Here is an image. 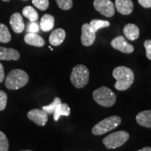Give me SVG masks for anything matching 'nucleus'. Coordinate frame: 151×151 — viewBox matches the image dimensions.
Masks as SVG:
<instances>
[{
    "label": "nucleus",
    "instance_id": "f257e3e1",
    "mask_svg": "<svg viewBox=\"0 0 151 151\" xmlns=\"http://www.w3.org/2000/svg\"><path fill=\"white\" fill-rule=\"evenodd\" d=\"M113 76L116 78L115 88L119 91H124L129 89L133 84L134 74L130 68L124 66L116 67L113 71Z\"/></svg>",
    "mask_w": 151,
    "mask_h": 151
},
{
    "label": "nucleus",
    "instance_id": "f03ea898",
    "mask_svg": "<svg viewBox=\"0 0 151 151\" xmlns=\"http://www.w3.org/2000/svg\"><path fill=\"white\" fill-rule=\"evenodd\" d=\"M29 76L22 69L11 70L6 78L5 86L9 90H18L27 84Z\"/></svg>",
    "mask_w": 151,
    "mask_h": 151
},
{
    "label": "nucleus",
    "instance_id": "7ed1b4c3",
    "mask_svg": "<svg viewBox=\"0 0 151 151\" xmlns=\"http://www.w3.org/2000/svg\"><path fill=\"white\" fill-rule=\"evenodd\" d=\"M94 101L104 107H111L116 101V94L108 87L102 86L95 90L92 93Z\"/></svg>",
    "mask_w": 151,
    "mask_h": 151
},
{
    "label": "nucleus",
    "instance_id": "20e7f679",
    "mask_svg": "<svg viewBox=\"0 0 151 151\" xmlns=\"http://www.w3.org/2000/svg\"><path fill=\"white\" fill-rule=\"evenodd\" d=\"M90 72L86 66L78 65L73 68L70 79L72 84L76 88H84L89 82Z\"/></svg>",
    "mask_w": 151,
    "mask_h": 151
},
{
    "label": "nucleus",
    "instance_id": "39448f33",
    "mask_svg": "<svg viewBox=\"0 0 151 151\" xmlns=\"http://www.w3.org/2000/svg\"><path fill=\"white\" fill-rule=\"evenodd\" d=\"M121 123V118L117 116H112L98 122L94 126L92 132L94 135L99 136L104 134L108 132L116 129Z\"/></svg>",
    "mask_w": 151,
    "mask_h": 151
},
{
    "label": "nucleus",
    "instance_id": "423d86ee",
    "mask_svg": "<svg viewBox=\"0 0 151 151\" xmlns=\"http://www.w3.org/2000/svg\"><path fill=\"white\" fill-rule=\"evenodd\" d=\"M129 138V133L125 131L113 132L103 139L104 145L108 149H115L122 146Z\"/></svg>",
    "mask_w": 151,
    "mask_h": 151
},
{
    "label": "nucleus",
    "instance_id": "0eeeda50",
    "mask_svg": "<svg viewBox=\"0 0 151 151\" xmlns=\"http://www.w3.org/2000/svg\"><path fill=\"white\" fill-rule=\"evenodd\" d=\"M94 9L107 18H111L115 14V6L111 0H94Z\"/></svg>",
    "mask_w": 151,
    "mask_h": 151
},
{
    "label": "nucleus",
    "instance_id": "6e6552de",
    "mask_svg": "<svg viewBox=\"0 0 151 151\" xmlns=\"http://www.w3.org/2000/svg\"><path fill=\"white\" fill-rule=\"evenodd\" d=\"M111 44L113 48L116 49L123 53H132L134 50V46L129 43H128V41L124 39L123 36H118L113 39L111 41Z\"/></svg>",
    "mask_w": 151,
    "mask_h": 151
},
{
    "label": "nucleus",
    "instance_id": "1a4fd4ad",
    "mask_svg": "<svg viewBox=\"0 0 151 151\" xmlns=\"http://www.w3.org/2000/svg\"><path fill=\"white\" fill-rule=\"evenodd\" d=\"M81 33V43L84 46H90L93 44L96 39V33L91 29L89 23L83 24Z\"/></svg>",
    "mask_w": 151,
    "mask_h": 151
},
{
    "label": "nucleus",
    "instance_id": "9d476101",
    "mask_svg": "<svg viewBox=\"0 0 151 151\" xmlns=\"http://www.w3.org/2000/svg\"><path fill=\"white\" fill-rule=\"evenodd\" d=\"M27 117L39 126H44L48 120V113L43 109H32L27 113Z\"/></svg>",
    "mask_w": 151,
    "mask_h": 151
},
{
    "label": "nucleus",
    "instance_id": "9b49d317",
    "mask_svg": "<svg viewBox=\"0 0 151 151\" xmlns=\"http://www.w3.org/2000/svg\"><path fill=\"white\" fill-rule=\"evenodd\" d=\"M115 6L120 14L129 15L134 9V4L132 0H115Z\"/></svg>",
    "mask_w": 151,
    "mask_h": 151
},
{
    "label": "nucleus",
    "instance_id": "f8f14e48",
    "mask_svg": "<svg viewBox=\"0 0 151 151\" xmlns=\"http://www.w3.org/2000/svg\"><path fill=\"white\" fill-rule=\"evenodd\" d=\"M10 24L14 32L22 33L24 29V23L21 14L14 13L10 18Z\"/></svg>",
    "mask_w": 151,
    "mask_h": 151
},
{
    "label": "nucleus",
    "instance_id": "ddd939ff",
    "mask_svg": "<svg viewBox=\"0 0 151 151\" xmlns=\"http://www.w3.org/2000/svg\"><path fill=\"white\" fill-rule=\"evenodd\" d=\"M66 37L65 31L62 28L53 30L49 37V42L52 46H58L62 44Z\"/></svg>",
    "mask_w": 151,
    "mask_h": 151
},
{
    "label": "nucleus",
    "instance_id": "4468645a",
    "mask_svg": "<svg viewBox=\"0 0 151 151\" xmlns=\"http://www.w3.org/2000/svg\"><path fill=\"white\" fill-rule=\"evenodd\" d=\"M20 55L18 50L14 48H7L0 46V60H14L17 61Z\"/></svg>",
    "mask_w": 151,
    "mask_h": 151
},
{
    "label": "nucleus",
    "instance_id": "2eb2a0df",
    "mask_svg": "<svg viewBox=\"0 0 151 151\" xmlns=\"http://www.w3.org/2000/svg\"><path fill=\"white\" fill-rule=\"evenodd\" d=\"M124 35L130 41H135L139 37V28L134 24L129 23L124 25L123 29Z\"/></svg>",
    "mask_w": 151,
    "mask_h": 151
},
{
    "label": "nucleus",
    "instance_id": "dca6fc26",
    "mask_svg": "<svg viewBox=\"0 0 151 151\" xmlns=\"http://www.w3.org/2000/svg\"><path fill=\"white\" fill-rule=\"evenodd\" d=\"M24 41L27 44L36 47H42L45 45V40L36 33H28L24 36Z\"/></svg>",
    "mask_w": 151,
    "mask_h": 151
},
{
    "label": "nucleus",
    "instance_id": "f3484780",
    "mask_svg": "<svg viewBox=\"0 0 151 151\" xmlns=\"http://www.w3.org/2000/svg\"><path fill=\"white\" fill-rule=\"evenodd\" d=\"M136 120L139 125L151 128V110L143 111L138 113Z\"/></svg>",
    "mask_w": 151,
    "mask_h": 151
},
{
    "label": "nucleus",
    "instance_id": "a211bd4d",
    "mask_svg": "<svg viewBox=\"0 0 151 151\" xmlns=\"http://www.w3.org/2000/svg\"><path fill=\"white\" fill-rule=\"evenodd\" d=\"M55 25V18L52 15L45 14L41 17L40 21L41 29L43 32H49Z\"/></svg>",
    "mask_w": 151,
    "mask_h": 151
},
{
    "label": "nucleus",
    "instance_id": "6ab92c4d",
    "mask_svg": "<svg viewBox=\"0 0 151 151\" xmlns=\"http://www.w3.org/2000/svg\"><path fill=\"white\" fill-rule=\"evenodd\" d=\"M61 116H70V107L67 104L61 103L58 106L53 113V119L55 121H58Z\"/></svg>",
    "mask_w": 151,
    "mask_h": 151
},
{
    "label": "nucleus",
    "instance_id": "aec40b11",
    "mask_svg": "<svg viewBox=\"0 0 151 151\" xmlns=\"http://www.w3.org/2000/svg\"><path fill=\"white\" fill-rule=\"evenodd\" d=\"M22 15L27 18L30 22L37 21L39 18V14L37 11L31 6H27L22 9Z\"/></svg>",
    "mask_w": 151,
    "mask_h": 151
},
{
    "label": "nucleus",
    "instance_id": "412c9836",
    "mask_svg": "<svg viewBox=\"0 0 151 151\" xmlns=\"http://www.w3.org/2000/svg\"><path fill=\"white\" fill-rule=\"evenodd\" d=\"M90 26L91 27V29L96 33L100 29L109 27L110 26V22L109 21H106V20L94 19V20H91V22H90Z\"/></svg>",
    "mask_w": 151,
    "mask_h": 151
},
{
    "label": "nucleus",
    "instance_id": "4be33fe9",
    "mask_svg": "<svg viewBox=\"0 0 151 151\" xmlns=\"http://www.w3.org/2000/svg\"><path fill=\"white\" fill-rule=\"evenodd\" d=\"M11 39V35L8 27L4 24L0 23V42L9 43Z\"/></svg>",
    "mask_w": 151,
    "mask_h": 151
},
{
    "label": "nucleus",
    "instance_id": "5701e85b",
    "mask_svg": "<svg viewBox=\"0 0 151 151\" xmlns=\"http://www.w3.org/2000/svg\"><path fill=\"white\" fill-rule=\"evenodd\" d=\"M61 103V99H60L59 97H55L53 101H52L50 104H49L48 106H43L42 107V109L44 111H46L48 114H52V113H53L55 112V111L58 106Z\"/></svg>",
    "mask_w": 151,
    "mask_h": 151
},
{
    "label": "nucleus",
    "instance_id": "b1692460",
    "mask_svg": "<svg viewBox=\"0 0 151 151\" xmlns=\"http://www.w3.org/2000/svg\"><path fill=\"white\" fill-rule=\"evenodd\" d=\"M57 4L62 10H69L73 6V0H55Z\"/></svg>",
    "mask_w": 151,
    "mask_h": 151
},
{
    "label": "nucleus",
    "instance_id": "393cba45",
    "mask_svg": "<svg viewBox=\"0 0 151 151\" xmlns=\"http://www.w3.org/2000/svg\"><path fill=\"white\" fill-rule=\"evenodd\" d=\"M32 4L41 11H46L49 6L48 0H32Z\"/></svg>",
    "mask_w": 151,
    "mask_h": 151
},
{
    "label": "nucleus",
    "instance_id": "a878e982",
    "mask_svg": "<svg viewBox=\"0 0 151 151\" xmlns=\"http://www.w3.org/2000/svg\"><path fill=\"white\" fill-rule=\"evenodd\" d=\"M9 141L4 132L0 131V151H8Z\"/></svg>",
    "mask_w": 151,
    "mask_h": 151
},
{
    "label": "nucleus",
    "instance_id": "bb28decb",
    "mask_svg": "<svg viewBox=\"0 0 151 151\" xmlns=\"http://www.w3.org/2000/svg\"><path fill=\"white\" fill-rule=\"evenodd\" d=\"M7 102V94L3 90H0V111L6 108Z\"/></svg>",
    "mask_w": 151,
    "mask_h": 151
},
{
    "label": "nucleus",
    "instance_id": "cd10ccee",
    "mask_svg": "<svg viewBox=\"0 0 151 151\" xmlns=\"http://www.w3.org/2000/svg\"><path fill=\"white\" fill-rule=\"evenodd\" d=\"M143 45L146 48V57L148 58V59L151 60V40L145 41Z\"/></svg>",
    "mask_w": 151,
    "mask_h": 151
},
{
    "label": "nucleus",
    "instance_id": "c85d7f7f",
    "mask_svg": "<svg viewBox=\"0 0 151 151\" xmlns=\"http://www.w3.org/2000/svg\"><path fill=\"white\" fill-rule=\"evenodd\" d=\"M39 30V25L35 22H31L29 25H28L27 31L29 33H37Z\"/></svg>",
    "mask_w": 151,
    "mask_h": 151
},
{
    "label": "nucleus",
    "instance_id": "c756f323",
    "mask_svg": "<svg viewBox=\"0 0 151 151\" xmlns=\"http://www.w3.org/2000/svg\"><path fill=\"white\" fill-rule=\"evenodd\" d=\"M138 1L143 8H151V0H138Z\"/></svg>",
    "mask_w": 151,
    "mask_h": 151
},
{
    "label": "nucleus",
    "instance_id": "7c9ffc66",
    "mask_svg": "<svg viewBox=\"0 0 151 151\" xmlns=\"http://www.w3.org/2000/svg\"><path fill=\"white\" fill-rule=\"evenodd\" d=\"M5 75H4V67L2 64L0 62V83L3 82L4 80Z\"/></svg>",
    "mask_w": 151,
    "mask_h": 151
},
{
    "label": "nucleus",
    "instance_id": "2f4dec72",
    "mask_svg": "<svg viewBox=\"0 0 151 151\" xmlns=\"http://www.w3.org/2000/svg\"><path fill=\"white\" fill-rule=\"evenodd\" d=\"M137 151H151V147H144V148Z\"/></svg>",
    "mask_w": 151,
    "mask_h": 151
},
{
    "label": "nucleus",
    "instance_id": "473e14b6",
    "mask_svg": "<svg viewBox=\"0 0 151 151\" xmlns=\"http://www.w3.org/2000/svg\"><path fill=\"white\" fill-rule=\"evenodd\" d=\"M2 1H9L10 0H2Z\"/></svg>",
    "mask_w": 151,
    "mask_h": 151
},
{
    "label": "nucleus",
    "instance_id": "72a5a7b5",
    "mask_svg": "<svg viewBox=\"0 0 151 151\" xmlns=\"http://www.w3.org/2000/svg\"><path fill=\"white\" fill-rule=\"evenodd\" d=\"M20 151H32V150H20Z\"/></svg>",
    "mask_w": 151,
    "mask_h": 151
},
{
    "label": "nucleus",
    "instance_id": "f704fd0d",
    "mask_svg": "<svg viewBox=\"0 0 151 151\" xmlns=\"http://www.w3.org/2000/svg\"><path fill=\"white\" fill-rule=\"evenodd\" d=\"M23 1H27V0H23Z\"/></svg>",
    "mask_w": 151,
    "mask_h": 151
}]
</instances>
